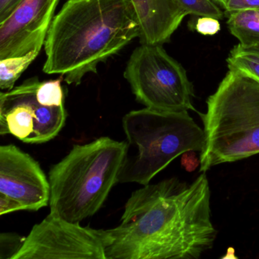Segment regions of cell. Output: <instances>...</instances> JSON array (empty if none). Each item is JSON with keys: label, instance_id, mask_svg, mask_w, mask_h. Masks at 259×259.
Instances as JSON below:
<instances>
[{"label": "cell", "instance_id": "6da1fadb", "mask_svg": "<svg viewBox=\"0 0 259 259\" xmlns=\"http://www.w3.org/2000/svg\"><path fill=\"white\" fill-rule=\"evenodd\" d=\"M210 190L205 172L177 177L132 193L118 227L107 230V259H198L213 248Z\"/></svg>", "mask_w": 259, "mask_h": 259}, {"label": "cell", "instance_id": "7a4b0ae2", "mask_svg": "<svg viewBox=\"0 0 259 259\" xmlns=\"http://www.w3.org/2000/svg\"><path fill=\"white\" fill-rule=\"evenodd\" d=\"M140 37L130 0H68L54 16L45 44L43 71L78 86L89 73Z\"/></svg>", "mask_w": 259, "mask_h": 259}, {"label": "cell", "instance_id": "3957f363", "mask_svg": "<svg viewBox=\"0 0 259 259\" xmlns=\"http://www.w3.org/2000/svg\"><path fill=\"white\" fill-rule=\"evenodd\" d=\"M206 103L200 172L259 154V79L229 69Z\"/></svg>", "mask_w": 259, "mask_h": 259}, {"label": "cell", "instance_id": "277c9868", "mask_svg": "<svg viewBox=\"0 0 259 259\" xmlns=\"http://www.w3.org/2000/svg\"><path fill=\"white\" fill-rule=\"evenodd\" d=\"M126 151V142L109 137L74 145L50 170V213L72 223L94 216L118 183Z\"/></svg>", "mask_w": 259, "mask_h": 259}, {"label": "cell", "instance_id": "5b68a950", "mask_svg": "<svg viewBox=\"0 0 259 259\" xmlns=\"http://www.w3.org/2000/svg\"><path fill=\"white\" fill-rule=\"evenodd\" d=\"M127 139L118 183L149 184L172 160L191 151L201 152L204 133L188 111L133 110L122 119Z\"/></svg>", "mask_w": 259, "mask_h": 259}, {"label": "cell", "instance_id": "8992f818", "mask_svg": "<svg viewBox=\"0 0 259 259\" xmlns=\"http://www.w3.org/2000/svg\"><path fill=\"white\" fill-rule=\"evenodd\" d=\"M123 75L136 101L147 108L196 111L192 104L193 85L186 71L163 45L141 44L132 53Z\"/></svg>", "mask_w": 259, "mask_h": 259}, {"label": "cell", "instance_id": "52a82bcc", "mask_svg": "<svg viewBox=\"0 0 259 259\" xmlns=\"http://www.w3.org/2000/svg\"><path fill=\"white\" fill-rule=\"evenodd\" d=\"M107 230L82 227L50 213L35 224L13 259H107Z\"/></svg>", "mask_w": 259, "mask_h": 259}, {"label": "cell", "instance_id": "ba28073f", "mask_svg": "<svg viewBox=\"0 0 259 259\" xmlns=\"http://www.w3.org/2000/svg\"><path fill=\"white\" fill-rule=\"evenodd\" d=\"M37 76L0 94V135L27 144H43L57 137L67 118L64 106L46 107L36 98Z\"/></svg>", "mask_w": 259, "mask_h": 259}, {"label": "cell", "instance_id": "9c48e42d", "mask_svg": "<svg viewBox=\"0 0 259 259\" xmlns=\"http://www.w3.org/2000/svg\"><path fill=\"white\" fill-rule=\"evenodd\" d=\"M60 0H22L0 22V60L21 57L45 45Z\"/></svg>", "mask_w": 259, "mask_h": 259}, {"label": "cell", "instance_id": "30bf717a", "mask_svg": "<svg viewBox=\"0 0 259 259\" xmlns=\"http://www.w3.org/2000/svg\"><path fill=\"white\" fill-rule=\"evenodd\" d=\"M0 194L19 201L25 210L49 204V180L38 162L14 145L0 146Z\"/></svg>", "mask_w": 259, "mask_h": 259}, {"label": "cell", "instance_id": "8fae6325", "mask_svg": "<svg viewBox=\"0 0 259 259\" xmlns=\"http://www.w3.org/2000/svg\"><path fill=\"white\" fill-rule=\"evenodd\" d=\"M140 25V44L168 43L187 16L176 0H130Z\"/></svg>", "mask_w": 259, "mask_h": 259}, {"label": "cell", "instance_id": "7c38bea8", "mask_svg": "<svg viewBox=\"0 0 259 259\" xmlns=\"http://www.w3.org/2000/svg\"><path fill=\"white\" fill-rule=\"evenodd\" d=\"M227 25L232 35L245 48L259 47V9L227 14Z\"/></svg>", "mask_w": 259, "mask_h": 259}, {"label": "cell", "instance_id": "4fadbf2b", "mask_svg": "<svg viewBox=\"0 0 259 259\" xmlns=\"http://www.w3.org/2000/svg\"><path fill=\"white\" fill-rule=\"evenodd\" d=\"M39 51H33L21 57L0 60V89L7 92L14 89L15 84L39 55Z\"/></svg>", "mask_w": 259, "mask_h": 259}, {"label": "cell", "instance_id": "5bb4252c", "mask_svg": "<svg viewBox=\"0 0 259 259\" xmlns=\"http://www.w3.org/2000/svg\"><path fill=\"white\" fill-rule=\"evenodd\" d=\"M227 62L229 69L242 71L259 79V47L236 45L230 51Z\"/></svg>", "mask_w": 259, "mask_h": 259}, {"label": "cell", "instance_id": "9a60e30c", "mask_svg": "<svg viewBox=\"0 0 259 259\" xmlns=\"http://www.w3.org/2000/svg\"><path fill=\"white\" fill-rule=\"evenodd\" d=\"M64 76L61 75L58 79L40 81L36 90V98L39 104L46 107H59L64 106V89L62 81Z\"/></svg>", "mask_w": 259, "mask_h": 259}, {"label": "cell", "instance_id": "2e32d148", "mask_svg": "<svg viewBox=\"0 0 259 259\" xmlns=\"http://www.w3.org/2000/svg\"><path fill=\"white\" fill-rule=\"evenodd\" d=\"M179 7L186 14L197 17H213L222 19L224 13L212 0H176Z\"/></svg>", "mask_w": 259, "mask_h": 259}, {"label": "cell", "instance_id": "e0dca14e", "mask_svg": "<svg viewBox=\"0 0 259 259\" xmlns=\"http://www.w3.org/2000/svg\"><path fill=\"white\" fill-rule=\"evenodd\" d=\"M24 236L15 233H2L0 234V259H13L23 246Z\"/></svg>", "mask_w": 259, "mask_h": 259}, {"label": "cell", "instance_id": "ac0fdd59", "mask_svg": "<svg viewBox=\"0 0 259 259\" xmlns=\"http://www.w3.org/2000/svg\"><path fill=\"white\" fill-rule=\"evenodd\" d=\"M221 23L218 19L213 17H198L194 29L204 36H213L221 31Z\"/></svg>", "mask_w": 259, "mask_h": 259}, {"label": "cell", "instance_id": "d6986e66", "mask_svg": "<svg viewBox=\"0 0 259 259\" xmlns=\"http://www.w3.org/2000/svg\"><path fill=\"white\" fill-rule=\"evenodd\" d=\"M223 8L225 14L240 10L259 9V0H226Z\"/></svg>", "mask_w": 259, "mask_h": 259}, {"label": "cell", "instance_id": "ffe728a7", "mask_svg": "<svg viewBox=\"0 0 259 259\" xmlns=\"http://www.w3.org/2000/svg\"><path fill=\"white\" fill-rule=\"evenodd\" d=\"M25 210L23 206L13 198L0 194V215L7 214L12 212Z\"/></svg>", "mask_w": 259, "mask_h": 259}, {"label": "cell", "instance_id": "44dd1931", "mask_svg": "<svg viewBox=\"0 0 259 259\" xmlns=\"http://www.w3.org/2000/svg\"><path fill=\"white\" fill-rule=\"evenodd\" d=\"M22 0H0V22H4Z\"/></svg>", "mask_w": 259, "mask_h": 259}, {"label": "cell", "instance_id": "7402d4cb", "mask_svg": "<svg viewBox=\"0 0 259 259\" xmlns=\"http://www.w3.org/2000/svg\"><path fill=\"white\" fill-rule=\"evenodd\" d=\"M215 4L221 6V7H224V4H225L226 0H212Z\"/></svg>", "mask_w": 259, "mask_h": 259}]
</instances>
